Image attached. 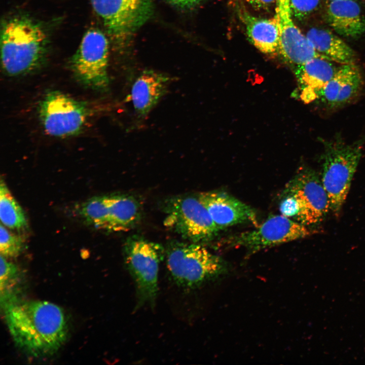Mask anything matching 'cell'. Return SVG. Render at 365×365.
Instances as JSON below:
<instances>
[{"label": "cell", "mask_w": 365, "mask_h": 365, "mask_svg": "<svg viewBox=\"0 0 365 365\" xmlns=\"http://www.w3.org/2000/svg\"><path fill=\"white\" fill-rule=\"evenodd\" d=\"M2 308L14 343L28 355H51L66 340L68 324L59 306L45 301L20 299Z\"/></svg>", "instance_id": "1"}, {"label": "cell", "mask_w": 365, "mask_h": 365, "mask_svg": "<svg viewBox=\"0 0 365 365\" xmlns=\"http://www.w3.org/2000/svg\"><path fill=\"white\" fill-rule=\"evenodd\" d=\"M1 44L5 72L17 76L31 72L43 64L48 39L40 25L28 18L16 17L4 25Z\"/></svg>", "instance_id": "2"}, {"label": "cell", "mask_w": 365, "mask_h": 365, "mask_svg": "<svg viewBox=\"0 0 365 365\" xmlns=\"http://www.w3.org/2000/svg\"><path fill=\"white\" fill-rule=\"evenodd\" d=\"M172 281L185 289H195L228 272L227 264L200 243H175L165 251Z\"/></svg>", "instance_id": "3"}, {"label": "cell", "mask_w": 365, "mask_h": 365, "mask_svg": "<svg viewBox=\"0 0 365 365\" xmlns=\"http://www.w3.org/2000/svg\"><path fill=\"white\" fill-rule=\"evenodd\" d=\"M321 181L331 210L338 213L347 196L362 155L361 140L347 143L341 138L324 141Z\"/></svg>", "instance_id": "4"}, {"label": "cell", "mask_w": 365, "mask_h": 365, "mask_svg": "<svg viewBox=\"0 0 365 365\" xmlns=\"http://www.w3.org/2000/svg\"><path fill=\"white\" fill-rule=\"evenodd\" d=\"M123 254L135 287L134 309L145 306L154 308L158 294L159 266L165 256L164 248L157 243L133 237L126 241Z\"/></svg>", "instance_id": "5"}, {"label": "cell", "mask_w": 365, "mask_h": 365, "mask_svg": "<svg viewBox=\"0 0 365 365\" xmlns=\"http://www.w3.org/2000/svg\"><path fill=\"white\" fill-rule=\"evenodd\" d=\"M108 54V43L105 35L97 29L88 30L70 61L75 79L87 88L105 91L110 82Z\"/></svg>", "instance_id": "6"}, {"label": "cell", "mask_w": 365, "mask_h": 365, "mask_svg": "<svg viewBox=\"0 0 365 365\" xmlns=\"http://www.w3.org/2000/svg\"><path fill=\"white\" fill-rule=\"evenodd\" d=\"M42 126L50 135L63 137L80 133L89 115L86 102L72 98L59 91L47 93L39 104Z\"/></svg>", "instance_id": "7"}, {"label": "cell", "mask_w": 365, "mask_h": 365, "mask_svg": "<svg viewBox=\"0 0 365 365\" xmlns=\"http://www.w3.org/2000/svg\"><path fill=\"white\" fill-rule=\"evenodd\" d=\"M166 211L165 226L191 242L210 241L221 230L198 198L189 196L171 199Z\"/></svg>", "instance_id": "8"}, {"label": "cell", "mask_w": 365, "mask_h": 365, "mask_svg": "<svg viewBox=\"0 0 365 365\" xmlns=\"http://www.w3.org/2000/svg\"><path fill=\"white\" fill-rule=\"evenodd\" d=\"M108 33L119 41L134 33L151 17L152 0H90Z\"/></svg>", "instance_id": "9"}, {"label": "cell", "mask_w": 365, "mask_h": 365, "mask_svg": "<svg viewBox=\"0 0 365 365\" xmlns=\"http://www.w3.org/2000/svg\"><path fill=\"white\" fill-rule=\"evenodd\" d=\"M282 195L291 196L296 200L299 212L294 220L306 226L321 222L331 209L321 179L312 169L299 171L286 185Z\"/></svg>", "instance_id": "10"}, {"label": "cell", "mask_w": 365, "mask_h": 365, "mask_svg": "<svg viewBox=\"0 0 365 365\" xmlns=\"http://www.w3.org/2000/svg\"><path fill=\"white\" fill-rule=\"evenodd\" d=\"M311 234L307 226L283 215L270 216L250 231L229 239L228 244L245 247L251 252L305 238Z\"/></svg>", "instance_id": "11"}, {"label": "cell", "mask_w": 365, "mask_h": 365, "mask_svg": "<svg viewBox=\"0 0 365 365\" xmlns=\"http://www.w3.org/2000/svg\"><path fill=\"white\" fill-rule=\"evenodd\" d=\"M290 0H277L275 15L279 31V52L286 60L297 66L315 57L327 59L318 53L293 20Z\"/></svg>", "instance_id": "12"}, {"label": "cell", "mask_w": 365, "mask_h": 365, "mask_svg": "<svg viewBox=\"0 0 365 365\" xmlns=\"http://www.w3.org/2000/svg\"><path fill=\"white\" fill-rule=\"evenodd\" d=\"M198 198L221 230L244 223L256 224V214L253 209L225 193L203 192Z\"/></svg>", "instance_id": "13"}, {"label": "cell", "mask_w": 365, "mask_h": 365, "mask_svg": "<svg viewBox=\"0 0 365 365\" xmlns=\"http://www.w3.org/2000/svg\"><path fill=\"white\" fill-rule=\"evenodd\" d=\"M362 86L363 78L356 64H341L321 90L318 98L328 107H340L356 98Z\"/></svg>", "instance_id": "14"}, {"label": "cell", "mask_w": 365, "mask_h": 365, "mask_svg": "<svg viewBox=\"0 0 365 365\" xmlns=\"http://www.w3.org/2000/svg\"><path fill=\"white\" fill-rule=\"evenodd\" d=\"M171 78L153 70H144L136 78L131 90V99L139 117L145 118L166 93Z\"/></svg>", "instance_id": "15"}, {"label": "cell", "mask_w": 365, "mask_h": 365, "mask_svg": "<svg viewBox=\"0 0 365 365\" xmlns=\"http://www.w3.org/2000/svg\"><path fill=\"white\" fill-rule=\"evenodd\" d=\"M325 17L328 25L344 37L357 38L365 32V17L356 0L330 1Z\"/></svg>", "instance_id": "16"}, {"label": "cell", "mask_w": 365, "mask_h": 365, "mask_svg": "<svg viewBox=\"0 0 365 365\" xmlns=\"http://www.w3.org/2000/svg\"><path fill=\"white\" fill-rule=\"evenodd\" d=\"M338 67L332 61L321 57L312 58L297 66L296 75L302 90V100L309 103L318 98L320 91Z\"/></svg>", "instance_id": "17"}, {"label": "cell", "mask_w": 365, "mask_h": 365, "mask_svg": "<svg viewBox=\"0 0 365 365\" xmlns=\"http://www.w3.org/2000/svg\"><path fill=\"white\" fill-rule=\"evenodd\" d=\"M237 12L249 40L257 49L265 54L279 52L280 34L275 17H257L241 7L238 8Z\"/></svg>", "instance_id": "18"}, {"label": "cell", "mask_w": 365, "mask_h": 365, "mask_svg": "<svg viewBox=\"0 0 365 365\" xmlns=\"http://www.w3.org/2000/svg\"><path fill=\"white\" fill-rule=\"evenodd\" d=\"M306 36L314 49L327 59L341 65L355 63V52L331 31L314 27L307 32Z\"/></svg>", "instance_id": "19"}, {"label": "cell", "mask_w": 365, "mask_h": 365, "mask_svg": "<svg viewBox=\"0 0 365 365\" xmlns=\"http://www.w3.org/2000/svg\"><path fill=\"white\" fill-rule=\"evenodd\" d=\"M110 215V231H125L138 223L141 215L137 201L126 195L106 196Z\"/></svg>", "instance_id": "20"}, {"label": "cell", "mask_w": 365, "mask_h": 365, "mask_svg": "<svg viewBox=\"0 0 365 365\" xmlns=\"http://www.w3.org/2000/svg\"><path fill=\"white\" fill-rule=\"evenodd\" d=\"M23 275L17 266L1 255V304L4 305L21 299Z\"/></svg>", "instance_id": "21"}, {"label": "cell", "mask_w": 365, "mask_h": 365, "mask_svg": "<svg viewBox=\"0 0 365 365\" xmlns=\"http://www.w3.org/2000/svg\"><path fill=\"white\" fill-rule=\"evenodd\" d=\"M0 218L1 223L11 229L22 230L27 227L23 210L2 179L0 185Z\"/></svg>", "instance_id": "22"}, {"label": "cell", "mask_w": 365, "mask_h": 365, "mask_svg": "<svg viewBox=\"0 0 365 365\" xmlns=\"http://www.w3.org/2000/svg\"><path fill=\"white\" fill-rule=\"evenodd\" d=\"M80 213L89 225L110 231V215L106 196L93 197L84 202Z\"/></svg>", "instance_id": "23"}, {"label": "cell", "mask_w": 365, "mask_h": 365, "mask_svg": "<svg viewBox=\"0 0 365 365\" xmlns=\"http://www.w3.org/2000/svg\"><path fill=\"white\" fill-rule=\"evenodd\" d=\"M25 242L23 238L10 231L1 223L0 226L1 255L8 258H15L23 251Z\"/></svg>", "instance_id": "24"}, {"label": "cell", "mask_w": 365, "mask_h": 365, "mask_svg": "<svg viewBox=\"0 0 365 365\" xmlns=\"http://www.w3.org/2000/svg\"><path fill=\"white\" fill-rule=\"evenodd\" d=\"M320 0H290L292 15L302 20L309 16L317 8Z\"/></svg>", "instance_id": "25"}, {"label": "cell", "mask_w": 365, "mask_h": 365, "mask_svg": "<svg viewBox=\"0 0 365 365\" xmlns=\"http://www.w3.org/2000/svg\"><path fill=\"white\" fill-rule=\"evenodd\" d=\"M282 196L283 198L279 205V209L281 214L295 220L299 212L298 203L291 196L288 195H282Z\"/></svg>", "instance_id": "26"}, {"label": "cell", "mask_w": 365, "mask_h": 365, "mask_svg": "<svg viewBox=\"0 0 365 365\" xmlns=\"http://www.w3.org/2000/svg\"><path fill=\"white\" fill-rule=\"evenodd\" d=\"M172 4L181 9H188L194 8L203 0H168Z\"/></svg>", "instance_id": "27"}, {"label": "cell", "mask_w": 365, "mask_h": 365, "mask_svg": "<svg viewBox=\"0 0 365 365\" xmlns=\"http://www.w3.org/2000/svg\"><path fill=\"white\" fill-rule=\"evenodd\" d=\"M277 0H246L251 6L258 9H267L276 3Z\"/></svg>", "instance_id": "28"}, {"label": "cell", "mask_w": 365, "mask_h": 365, "mask_svg": "<svg viewBox=\"0 0 365 365\" xmlns=\"http://www.w3.org/2000/svg\"><path fill=\"white\" fill-rule=\"evenodd\" d=\"M329 1H337V0H329Z\"/></svg>", "instance_id": "29"}]
</instances>
